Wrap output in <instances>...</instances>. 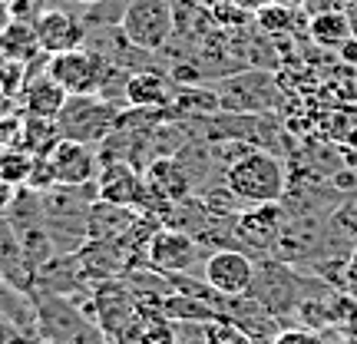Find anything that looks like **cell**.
<instances>
[{
    "label": "cell",
    "mask_w": 357,
    "mask_h": 344,
    "mask_svg": "<svg viewBox=\"0 0 357 344\" xmlns=\"http://www.w3.org/2000/svg\"><path fill=\"white\" fill-rule=\"evenodd\" d=\"M225 186L235 199H242L248 205H271L284 195L288 176H284L278 156L252 149V153H242L225 169Z\"/></svg>",
    "instance_id": "6da1fadb"
},
{
    "label": "cell",
    "mask_w": 357,
    "mask_h": 344,
    "mask_svg": "<svg viewBox=\"0 0 357 344\" xmlns=\"http://www.w3.org/2000/svg\"><path fill=\"white\" fill-rule=\"evenodd\" d=\"M116 123H119V116H116L113 103H106L100 93L70 96L60 116H56L60 136L73 142H86V146H100L116 129Z\"/></svg>",
    "instance_id": "7a4b0ae2"
},
{
    "label": "cell",
    "mask_w": 357,
    "mask_h": 344,
    "mask_svg": "<svg viewBox=\"0 0 357 344\" xmlns=\"http://www.w3.org/2000/svg\"><path fill=\"white\" fill-rule=\"evenodd\" d=\"M172 7L169 0H129L119 17V33L136 50H162L172 37Z\"/></svg>",
    "instance_id": "3957f363"
},
{
    "label": "cell",
    "mask_w": 357,
    "mask_h": 344,
    "mask_svg": "<svg viewBox=\"0 0 357 344\" xmlns=\"http://www.w3.org/2000/svg\"><path fill=\"white\" fill-rule=\"evenodd\" d=\"M47 73H50L70 96H86V93H100L102 89V83L109 77V66L102 60V53L77 47V50L47 57Z\"/></svg>",
    "instance_id": "277c9868"
},
{
    "label": "cell",
    "mask_w": 357,
    "mask_h": 344,
    "mask_svg": "<svg viewBox=\"0 0 357 344\" xmlns=\"http://www.w3.org/2000/svg\"><path fill=\"white\" fill-rule=\"evenodd\" d=\"M205 281L222 298H245L255 288V262L245 252L222 248L205 258Z\"/></svg>",
    "instance_id": "5b68a950"
},
{
    "label": "cell",
    "mask_w": 357,
    "mask_h": 344,
    "mask_svg": "<svg viewBox=\"0 0 357 344\" xmlns=\"http://www.w3.org/2000/svg\"><path fill=\"white\" fill-rule=\"evenodd\" d=\"M195 255H199L195 239L176 229L153 232L149 245H146V262L159 275H182V271H189L195 265Z\"/></svg>",
    "instance_id": "8992f818"
},
{
    "label": "cell",
    "mask_w": 357,
    "mask_h": 344,
    "mask_svg": "<svg viewBox=\"0 0 357 344\" xmlns=\"http://www.w3.org/2000/svg\"><path fill=\"white\" fill-rule=\"evenodd\" d=\"M96 195L106 205H119V209H132L142 202L146 195V172L126 163V159H109L96 176Z\"/></svg>",
    "instance_id": "52a82bcc"
},
{
    "label": "cell",
    "mask_w": 357,
    "mask_h": 344,
    "mask_svg": "<svg viewBox=\"0 0 357 344\" xmlns=\"http://www.w3.org/2000/svg\"><path fill=\"white\" fill-rule=\"evenodd\" d=\"M50 169L56 186H89L100 176V163H96V146L86 142H73V140H60L50 149Z\"/></svg>",
    "instance_id": "ba28073f"
},
{
    "label": "cell",
    "mask_w": 357,
    "mask_h": 344,
    "mask_svg": "<svg viewBox=\"0 0 357 344\" xmlns=\"http://www.w3.org/2000/svg\"><path fill=\"white\" fill-rule=\"evenodd\" d=\"M33 27H37V37H40V50L47 53V57H56V53L83 47V27H79L66 10L37 13Z\"/></svg>",
    "instance_id": "9c48e42d"
},
{
    "label": "cell",
    "mask_w": 357,
    "mask_h": 344,
    "mask_svg": "<svg viewBox=\"0 0 357 344\" xmlns=\"http://www.w3.org/2000/svg\"><path fill=\"white\" fill-rule=\"evenodd\" d=\"M70 100V93H66L56 80L43 70L40 77L26 80L24 87H20V103H24V113L26 116H37V119H56L60 110L66 106Z\"/></svg>",
    "instance_id": "30bf717a"
},
{
    "label": "cell",
    "mask_w": 357,
    "mask_h": 344,
    "mask_svg": "<svg viewBox=\"0 0 357 344\" xmlns=\"http://www.w3.org/2000/svg\"><path fill=\"white\" fill-rule=\"evenodd\" d=\"M146 186L153 192H159L166 202H182V199H189L192 192V176L189 169L182 166L178 159H153L149 169H146Z\"/></svg>",
    "instance_id": "8fae6325"
},
{
    "label": "cell",
    "mask_w": 357,
    "mask_h": 344,
    "mask_svg": "<svg viewBox=\"0 0 357 344\" xmlns=\"http://www.w3.org/2000/svg\"><path fill=\"white\" fill-rule=\"evenodd\" d=\"M0 53L13 60V63L26 66L40 50V37H37V27L33 20H24V17H13L10 24L0 30Z\"/></svg>",
    "instance_id": "7c38bea8"
},
{
    "label": "cell",
    "mask_w": 357,
    "mask_h": 344,
    "mask_svg": "<svg viewBox=\"0 0 357 344\" xmlns=\"http://www.w3.org/2000/svg\"><path fill=\"white\" fill-rule=\"evenodd\" d=\"M126 103L132 110H155V106H166L169 103V80L162 73H153V70H139L126 80Z\"/></svg>",
    "instance_id": "4fadbf2b"
},
{
    "label": "cell",
    "mask_w": 357,
    "mask_h": 344,
    "mask_svg": "<svg viewBox=\"0 0 357 344\" xmlns=\"http://www.w3.org/2000/svg\"><path fill=\"white\" fill-rule=\"evenodd\" d=\"M281 229V209L278 202L271 205H255L252 212H242L238 218V235L248 239L252 245H268Z\"/></svg>",
    "instance_id": "5bb4252c"
},
{
    "label": "cell",
    "mask_w": 357,
    "mask_h": 344,
    "mask_svg": "<svg viewBox=\"0 0 357 344\" xmlns=\"http://www.w3.org/2000/svg\"><path fill=\"white\" fill-rule=\"evenodd\" d=\"M307 30H311L314 43H321V47H344V43L354 40V27L347 20V13L341 10H324L318 17H311Z\"/></svg>",
    "instance_id": "9a60e30c"
},
{
    "label": "cell",
    "mask_w": 357,
    "mask_h": 344,
    "mask_svg": "<svg viewBox=\"0 0 357 344\" xmlns=\"http://www.w3.org/2000/svg\"><path fill=\"white\" fill-rule=\"evenodd\" d=\"M63 140L56 119H37V116H26L24 119V136H20V149H26L30 156H50V149Z\"/></svg>",
    "instance_id": "2e32d148"
},
{
    "label": "cell",
    "mask_w": 357,
    "mask_h": 344,
    "mask_svg": "<svg viewBox=\"0 0 357 344\" xmlns=\"http://www.w3.org/2000/svg\"><path fill=\"white\" fill-rule=\"evenodd\" d=\"M33 163H37V156H30L20 146H10V149L0 153V179L10 182V186H26V179L33 172Z\"/></svg>",
    "instance_id": "e0dca14e"
},
{
    "label": "cell",
    "mask_w": 357,
    "mask_h": 344,
    "mask_svg": "<svg viewBox=\"0 0 357 344\" xmlns=\"http://www.w3.org/2000/svg\"><path fill=\"white\" fill-rule=\"evenodd\" d=\"M202 344H252L235 321H205Z\"/></svg>",
    "instance_id": "ac0fdd59"
},
{
    "label": "cell",
    "mask_w": 357,
    "mask_h": 344,
    "mask_svg": "<svg viewBox=\"0 0 357 344\" xmlns=\"http://www.w3.org/2000/svg\"><path fill=\"white\" fill-rule=\"evenodd\" d=\"M258 20L265 24V30H268V27H271V30H284L281 24H291L294 10H291V7H278V3H275V7H268V10L258 13Z\"/></svg>",
    "instance_id": "d6986e66"
},
{
    "label": "cell",
    "mask_w": 357,
    "mask_h": 344,
    "mask_svg": "<svg viewBox=\"0 0 357 344\" xmlns=\"http://www.w3.org/2000/svg\"><path fill=\"white\" fill-rule=\"evenodd\" d=\"M271 344H324V341L314 331H307V328H288V331L275 334Z\"/></svg>",
    "instance_id": "ffe728a7"
},
{
    "label": "cell",
    "mask_w": 357,
    "mask_h": 344,
    "mask_svg": "<svg viewBox=\"0 0 357 344\" xmlns=\"http://www.w3.org/2000/svg\"><path fill=\"white\" fill-rule=\"evenodd\" d=\"M229 3L242 13H261V10H268V7H275L278 0H229Z\"/></svg>",
    "instance_id": "44dd1931"
},
{
    "label": "cell",
    "mask_w": 357,
    "mask_h": 344,
    "mask_svg": "<svg viewBox=\"0 0 357 344\" xmlns=\"http://www.w3.org/2000/svg\"><path fill=\"white\" fill-rule=\"evenodd\" d=\"M13 189H17V186H10V182H3V179H0V212L13 202Z\"/></svg>",
    "instance_id": "7402d4cb"
},
{
    "label": "cell",
    "mask_w": 357,
    "mask_h": 344,
    "mask_svg": "<svg viewBox=\"0 0 357 344\" xmlns=\"http://www.w3.org/2000/svg\"><path fill=\"white\" fill-rule=\"evenodd\" d=\"M10 20H13V7L7 3V0H0V30L10 24Z\"/></svg>",
    "instance_id": "603a6c76"
},
{
    "label": "cell",
    "mask_w": 357,
    "mask_h": 344,
    "mask_svg": "<svg viewBox=\"0 0 357 344\" xmlns=\"http://www.w3.org/2000/svg\"><path fill=\"white\" fill-rule=\"evenodd\" d=\"M79 7H100V3H106V0H77Z\"/></svg>",
    "instance_id": "cb8c5ba5"
},
{
    "label": "cell",
    "mask_w": 357,
    "mask_h": 344,
    "mask_svg": "<svg viewBox=\"0 0 357 344\" xmlns=\"http://www.w3.org/2000/svg\"><path fill=\"white\" fill-rule=\"evenodd\" d=\"M354 265H357V252H354Z\"/></svg>",
    "instance_id": "d4e9b609"
}]
</instances>
